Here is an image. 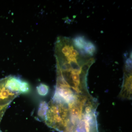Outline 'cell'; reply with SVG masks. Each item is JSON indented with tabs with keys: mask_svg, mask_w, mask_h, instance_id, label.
<instances>
[{
	"mask_svg": "<svg viewBox=\"0 0 132 132\" xmlns=\"http://www.w3.org/2000/svg\"><path fill=\"white\" fill-rule=\"evenodd\" d=\"M0 132H2L1 131V130H0Z\"/></svg>",
	"mask_w": 132,
	"mask_h": 132,
	"instance_id": "cell-4",
	"label": "cell"
},
{
	"mask_svg": "<svg viewBox=\"0 0 132 132\" xmlns=\"http://www.w3.org/2000/svg\"><path fill=\"white\" fill-rule=\"evenodd\" d=\"M56 64V87L73 90L87 88V78L91 64L75 56L59 59Z\"/></svg>",
	"mask_w": 132,
	"mask_h": 132,
	"instance_id": "cell-1",
	"label": "cell"
},
{
	"mask_svg": "<svg viewBox=\"0 0 132 132\" xmlns=\"http://www.w3.org/2000/svg\"><path fill=\"white\" fill-rule=\"evenodd\" d=\"M28 89L27 82L15 76L2 79L0 80V106L9 105L15 97Z\"/></svg>",
	"mask_w": 132,
	"mask_h": 132,
	"instance_id": "cell-2",
	"label": "cell"
},
{
	"mask_svg": "<svg viewBox=\"0 0 132 132\" xmlns=\"http://www.w3.org/2000/svg\"><path fill=\"white\" fill-rule=\"evenodd\" d=\"M8 105H5L0 106V122Z\"/></svg>",
	"mask_w": 132,
	"mask_h": 132,
	"instance_id": "cell-3",
	"label": "cell"
}]
</instances>
